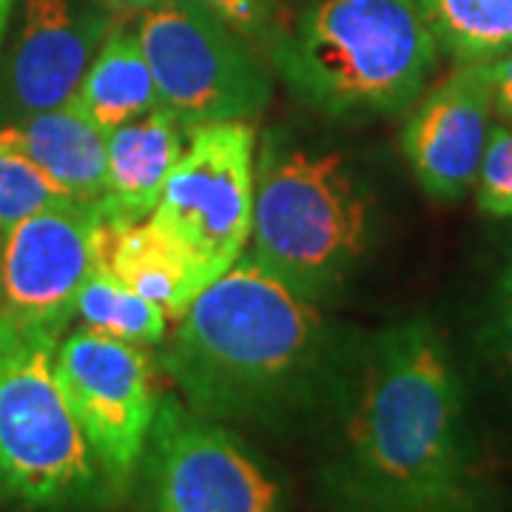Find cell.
I'll use <instances>...</instances> for the list:
<instances>
[{"instance_id": "ba28073f", "label": "cell", "mask_w": 512, "mask_h": 512, "mask_svg": "<svg viewBox=\"0 0 512 512\" xmlns=\"http://www.w3.org/2000/svg\"><path fill=\"white\" fill-rule=\"evenodd\" d=\"M254 146L248 120L191 128L148 220L183 242L217 279L245 254L254 228Z\"/></svg>"}, {"instance_id": "e0dca14e", "label": "cell", "mask_w": 512, "mask_h": 512, "mask_svg": "<svg viewBox=\"0 0 512 512\" xmlns=\"http://www.w3.org/2000/svg\"><path fill=\"white\" fill-rule=\"evenodd\" d=\"M439 49L456 63L490 60L512 49V0H413Z\"/></svg>"}, {"instance_id": "ac0fdd59", "label": "cell", "mask_w": 512, "mask_h": 512, "mask_svg": "<svg viewBox=\"0 0 512 512\" xmlns=\"http://www.w3.org/2000/svg\"><path fill=\"white\" fill-rule=\"evenodd\" d=\"M74 316L83 322V328L134 345H160L168 330V316L163 308L120 285L106 271V265L97 262V256L80 288Z\"/></svg>"}, {"instance_id": "52a82bcc", "label": "cell", "mask_w": 512, "mask_h": 512, "mask_svg": "<svg viewBox=\"0 0 512 512\" xmlns=\"http://www.w3.org/2000/svg\"><path fill=\"white\" fill-rule=\"evenodd\" d=\"M55 370L109 498H120L157 419V370L143 345L80 328L57 345Z\"/></svg>"}, {"instance_id": "d6986e66", "label": "cell", "mask_w": 512, "mask_h": 512, "mask_svg": "<svg viewBox=\"0 0 512 512\" xmlns=\"http://www.w3.org/2000/svg\"><path fill=\"white\" fill-rule=\"evenodd\" d=\"M69 202L80 200L66 194L49 174L20 157L18 151L0 146V231Z\"/></svg>"}, {"instance_id": "9a60e30c", "label": "cell", "mask_w": 512, "mask_h": 512, "mask_svg": "<svg viewBox=\"0 0 512 512\" xmlns=\"http://www.w3.org/2000/svg\"><path fill=\"white\" fill-rule=\"evenodd\" d=\"M0 146L35 163L74 200L100 202L106 191L109 134L72 103L26 114L15 126L0 128Z\"/></svg>"}, {"instance_id": "ffe728a7", "label": "cell", "mask_w": 512, "mask_h": 512, "mask_svg": "<svg viewBox=\"0 0 512 512\" xmlns=\"http://www.w3.org/2000/svg\"><path fill=\"white\" fill-rule=\"evenodd\" d=\"M478 208L490 217H512V128L493 126L476 177Z\"/></svg>"}, {"instance_id": "44dd1931", "label": "cell", "mask_w": 512, "mask_h": 512, "mask_svg": "<svg viewBox=\"0 0 512 512\" xmlns=\"http://www.w3.org/2000/svg\"><path fill=\"white\" fill-rule=\"evenodd\" d=\"M245 40H259L268 26V0H197Z\"/></svg>"}, {"instance_id": "603a6c76", "label": "cell", "mask_w": 512, "mask_h": 512, "mask_svg": "<svg viewBox=\"0 0 512 512\" xmlns=\"http://www.w3.org/2000/svg\"><path fill=\"white\" fill-rule=\"evenodd\" d=\"M498 350L512 370V259L507 262L498 285Z\"/></svg>"}, {"instance_id": "8fae6325", "label": "cell", "mask_w": 512, "mask_h": 512, "mask_svg": "<svg viewBox=\"0 0 512 512\" xmlns=\"http://www.w3.org/2000/svg\"><path fill=\"white\" fill-rule=\"evenodd\" d=\"M493 92L487 63H456L410 111L402 151L427 197L453 202L476 185L493 131Z\"/></svg>"}, {"instance_id": "6da1fadb", "label": "cell", "mask_w": 512, "mask_h": 512, "mask_svg": "<svg viewBox=\"0 0 512 512\" xmlns=\"http://www.w3.org/2000/svg\"><path fill=\"white\" fill-rule=\"evenodd\" d=\"M339 384V433L319 473L325 512H495L464 384L441 330L404 319Z\"/></svg>"}, {"instance_id": "2e32d148", "label": "cell", "mask_w": 512, "mask_h": 512, "mask_svg": "<svg viewBox=\"0 0 512 512\" xmlns=\"http://www.w3.org/2000/svg\"><path fill=\"white\" fill-rule=\"evenodd\" d=\"M69 103L106 134L160 106L137 32H109Z\"/></svg>"}, {"instance_id": "484cf974", "label": "cell", "mask_w": 512, "mask_h": 512, "mask_svg": "<svg viewBox=\"0 0 512 512\" xmlns=\"http://www.w3.org/2000/svg\"><path fill=\"white\" fill-rule=\"evenodd\" d=\"M3 234H6V231H0V259H3Z\"/></svg>"}, {"instance_id": "3957f363", "label": "cell", "mask_w": 512, "mask_h": 512, "mask_svg": "<svg viewBox=\"0 0 512 512\" xmlns=\"http://www.w3.org/2000/svg\"><path fill=\"white\" fill-rule=\"evenodd\" d=\"M439 52L413 0H316L276 35L271 60L308 106L362 117L410 109Z\"/></svg>"}, {"instance_id": "7c38bea8", "label": "cell", "mask_w": 512, "mask_h": 512, "mask_svg": "<svg viewBox=\"0 0 512 512\" xmlns=\"http://www.w3.org/2000/svg\"><path fill=\"white\" fill-rule=\"evenodd\" d=\"M111 32V15L94 0H23L6 66V92L26 117L66 106Z\"/></svg>"}, {"instance_id": "8992f818", "label": "cell", "mask_w": 512, "mask_h": 512, "mask_svg": "<svg viewBox=\"0 0 512 512\" xmlns=\"http://www.w3.org/2000/svg\"><path fill=\"white\" fill-rule=\"evenodd\" d=\"M160 106L188 128L254 120L268 106L271 74L248 40L197 0H165L140 20Z\"/></svg>"}, {"instance_id": "7402d4cb", "label": "cell", "mask_w": 512, "mask_h": 512, "mask_svg": "<svg viewBox=\"0 0 512 512\" xmlns=\"http://www.w3.org/2000/svg\"><path fill=\"white\" fill-rule=\"evenodd\" d=\"M487 63V80L493 92V111L512 126V49L484 60Z\"/></svg>"}, {"instance_id": "277c9868", "label": "cell", "mask_w": 512, "mask_h": 512, "mask_svg": "<svg viewBox=\"0 0 512 512\" xmlns=\"http://www.w3.org/2000/svg\"><path fill=\"white\" fill-rule=\"evenodd\" d=\"M367 202L336 154L268 146L259 160L251 251L302 299L316 302L365 254Z\"/></svg>"}, {"instance_id": "9c48e42d", "label": "cell", "mask_w": 512, "mask_h": 512, "mask_svg": "<svg viewBox=\"0 0 512 512\" xmlns=\"http://www.w3.org/2000/svg\"><path fill=\"white\" fill-rule=\"evenodd\" d=\"M140 467L151 512H285L259 458L177 396L160 399Z\"/></svg>"}, {"instance_id": "cb8c5ba5", "label": "cell", "mask_w": 512, "mask_h": 512, "mask_svg": "<svg viewBox=\"0 0 512 512\" xmlns=\"http://www.w3.org/2000/svg\"><path fill=\"white\" fill-rule=\"evenodd\" d=\"M97 6H103L111 18H131V15H146L151 9H157L165 0H94Z\"/></svg>"}, {"instance_id": "5b68a950", "label": "cell", "mask_w": 512, "mask_h": 512, "mask_svg": "<svg viewBox=\"0 0 512 512\" xmlns=\"http://www.w3.org/2000/svg\"><path fill=\"white\" fill-rule=\"evenodd\" d=\"M57 345L55 336L0 322V495L43 512L109 498L57 379Z\"/></svg>"}, {"instance_id": "7a4b0ae2", "label": "cell", "mask_w": 512, "mask_h": 512, "mask_svg": "<svg viewBox=\"0 0 512 512\" xmlns=\"http://www.w3.org/2000/svg\"><path fill=\"white\" fill-rule=\"evenodd\" d=\"M160 362L185 404L220 424L285 427L342 384L316 305L251 254L202 288Z\"/></svg>"}, {"instance_id": "5bb4252c", "label": "cell", "mask_w": 512, "mask_h": 512, "mask_svg": "<svg viewBox=\"0 0 512 512\" xmlns=\"http://www.w3.org/2000/svg\"><path fill=\"white\" fill-rule=\"evenodd\" d=\"M191 128L165 106L109 131V174L100 211L109 225L151 217L174 163L183 157Z\"/></svg>"}, {"instance_id": "30bf717a", "label": "cell", "mask_w": 512, "mask_h": 512, "mask_svg": "<svg viewBox=\"0 0 512 512\" xmlns=\"http://www.w3.org/2000/svg\"><path fill=\"white\" fill-rule=\"evenodd\" d=\"M100 222V202H69L40 211L3 234V325L60 339L77 313V296L92 271Z\"/></svg>"}, {"instance_id": "d4e9b609", "label": "cell", "mask_w": 512, "mask_h": 512, "mask_svg": "<svg viewBox=\"0 0 512 512\" xmlns=\"http://www.w3.org/2000/svg\"><path fill=\"white\" fill-rule=\"evenodd\" d=\"M12 6H15V0H0V52H3V43H6V32H9Z\"/></svg>"}, {"instance_id": "4fadbf2b", "label": "cell", "mask_w": 512, "mask_h": 512, "mask_svg": "<svg viewBox=\"0 0 512 512\" xmlns=\"http://www.w3.org/2000/svg\"><path fill=\"white\" fill-rule=\"evenodd\" d=\"M94 256L128 291L160 305L171 322L183 319L202 288L214 282L180 239L151 220L131 225L103 220L94 239Z\"/></svg>"}]
</instances>
